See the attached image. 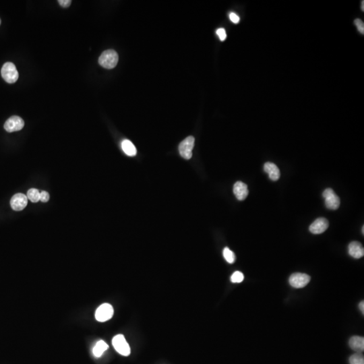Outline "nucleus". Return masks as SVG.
<instances>
[{
	"mask_svg": "<svg viewBox=\"0 0 364 364\" xmlns=\"http://www.w3.org/2000/svg\"><path fill=\"white\" fill-rule=\"evenodd\" d=\"M237 114L234 105L225 99L209 102L197 117L198 129L212 138L228 136L235 129Z\"/></svg>",
	"mask_w": 364,
	"mask_h": 364,
	"instance_id": "1",
	"label": "nucleus"
},
{
	"mask_svg": "<svg viewBox=\"0 0 364 364\" xmlns=\"http://www.w3.org/2000/svg\"><path fill=\"white\" fill-rule=\"evenodd\" d=\"M1 147L9 161L19 168L30 166L37 158V144L30 130L23 124H13L6 131Z\"/></svg>",
	"mask_w": 364,
	"mask_h": 364,
	"instance_id": "2",
	"label": "nucleus"
},
{
	"mask_svg": "<svg viewBox=\"0 0 364 364\" xmlns=\"http://www.w3.org/2000/svg\"><path fill=\"white\" fill-rule=\"evenodd\" d=\"M49 252V243L42 235L28 231L19 235L9 248V258L15 264H27L43 259Z\"/></svg>",
	"mask_w": 364,
	"mask_h": 364,
	"instance_id": "3",
	"label": "nucleus"
},
{
	"mask_svg": "<svg viewBox=\"0 0 364 364\" xmlns=\"http://www.w3.org/2000/svg\"><path fill=\"white\" fill-rule=\"evenodd\" d=\"M243 296L248 305L257 312L267 313L273 309V297L267 287L258 279H248L243 285Z\"/></svg>",
	"mask_w": 364,
	"mask_h": 364,
	"instance_id": "4",
	"label": "nucleus"
},
{
	"mask_svg": "<svg viewBox=\"0 0 364 364\" xmlns=\"http://www.w3.org/2000/svg\"><path fill=\"white\" fill-rule=\"evenodd\" d=\"M117 6L122 13L126 15H136L142 10V0H117Z\"/></svg>",
	"mask_w": 364,
	"mask_h": 364,
	"instance_id": "5",
	"label": "nucleus"
},
{
	"mask_svg": "<svg viewBox=\"0 0 364 364\" xmlns=\"http://www.w3.org/2000/svg\"><path fill=\"white\" fill-rule=\"evenodd\" d=\"M358 304H359L360 311L364 313V284L358 290Z\"/></svg>",
	"mask_w": 364,
	"mask_h": 364,
	"instance_id": "6",
	"label": "nucleus"
},
{
	"mask_svg": "<svg viewBox=\"0 0 364 364\" xmlns=\"http://www.w3.org/2000/svg\"><path fill=\"white\" fill-rule=\"evenodd\" d=\"M0 49H1V38H0Z\"/></svg>",
	"mask_w": 364,
	"mask_h": 364,
	"instance_id": "7",
	"label": "nucleus"
}]
</instances>
